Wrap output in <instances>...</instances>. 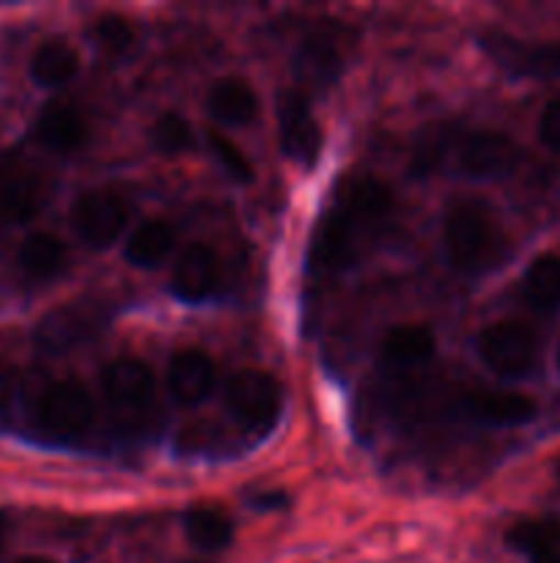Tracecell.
Listing matches in <instances>:
<instances>
[{
  "label": "cell",
  "instance_id": "obj_1",
  "mask_svg": "<svg viewBox=\"0 0 560 563\" xmlns=\"http://www.w3.org/2000/svg\"><path fill=\"white\" fill-rule=\"evenodd\" d=\"M443 247L450 267L461 275H483L508 253L497 218L478 201H459L443 223Z\"/></svg>",
  "mask_w": 560,
  "mask_h": 563
},
{
  "label": "cell",
  "instance_id": "obj_2",
  "mask_svg": "<svg viewBox=\"0 0 560 563\" xmlns=\"http://www.w3.org/2000/svg\"><path fill=\"white\" fill-rule=\"evenodd\" d=\"M223 401L231 418L250 434H267L278 427L283 390L278 379L258 368H245L225 383Z\"/></svg>",
  "mask_w": 560,
  "mask_h": 563
},
{
  "label": "cell",
  "instance_id": "obj_3",
  "mask_svg": "<svg viewBox=\"0 0 560 563\" xmlns=\"http://www.w3.org/2000/svg\"><path fill=\"white\" fill-rule=\"evenodd\" d=\"M478 357L500 377H527L538 363V335L530 324L503 319L481 330L475 341Z\"/></svg>",
  "mask_w": 560,
  "mask_h": 563
},
{
  "label": "cell",
  "instance_id": "obj_4",
  "mask_svg": "<svg viewBox=\"0 0 560 563\" xmlns=\"http://www.w3.org/2000/svg\"><path fill=\"white\" fill-rule=\"evenodd\" d=\"M97 405L93 396L75 379H58L49 383L38 394L36 401V423L47 434L60 440L82 438L93 427Z\"/></svg>",
  "mask_w": 560,
  "mask_h": 563
},
{
  "label": "cell",
  "instance_id": "obj_5",
  "mask_svg": "<svg viewBox=\"0 0 560 563\" xmlns=\"http://www.w3.org/2000/svg\"><path fill=\"white\" fill-rule=\"evenodd\" d=\"M132 207L121 192L115 190H88L77 196L71 203V229L86 242L88 247H110L121 234H124L126 223H130Z\"/></svg>",
  "mask_w": 560,
  "mask_h": 563
},
{
  "label": "cell",
  "instance_id": "obj_6",
  "mask_svg": "<svg viewBox=\"0 0 560 563\" xmlns=\"http://www.w3.org/2000/svg\"><path fill=\"white\" fill-rule=\"evenodd\" d=\"M102 394L121 423L141 421V416L154 407V394H157L154 372L146 363L121 357L104 366Z\"/></svg>",
  "mask_w": 560,
  "mask_h": 563
},
{
  "label": "cell",
  "instance_id": "obj_7",
  "mask_svg": "<svg viewBox=\"0 0 560 563\" xmlns=\"http://www.w3.org/2000/svg\"><path fill=\"white\" fill-rule=\"evenodd\" d=\"M104 330V308L99 302H69L42 319L36 344L49 355H66L75 346L88 344Z\"/></svg>",
  "mask_w": 560,
  "mask_h": 563
},
{
  "label": "cell",
  "instance_id": "obj_8",
  "mask_svg": "<svg viewBox=\"0 0 560 563\" xmlns=\"http://www.w3.org/2000/svg\"><path fill=\"white\" fill-rule=\"evenodd\" d=\"M362 236L366 234L338 207L329 209L327 214H322L316 231H313L307 262L316 273L324 275L349 269L360 258Z\"/></svg>",
  "mask_w": 560,
  "mask_h": 563
},
{
  "label": "cell",
  "instance_id": "obj_9",
  "mask_svg": "<svg viewBox=\"0 0 560 563\" xmlns=\"http://www.w3.org/2000/svg\"><path fill=\"white\" fill-rule=\"evenodd\" d=\"M519 163V148L505 132L472 130L456 148V165L470 179H500Z\"/></svg>",
  "mask_w": 560,
  "mask_h": 563
},
{
  "label": "cell",
  "instance_id": "obj_10",
  "mask_svg": "<svg viewBox=\"0 0 560 563\" xmlns=\"http://www.w3.org/2000/svg\"><path fill=\"white\" fill-rule=\"evenodd\" d=\"M278 130L280 148L285 157L302 165H311L322 148V132L311 113V104L302 88H291L278 99Z\"/></svg>",
  "mask_w": 560,
  "mask_h": 563
},
{
  "label": "cell",
  "instance_id": "obj_11",
  "mask_svg": "<svg viewBox=\"0 0 560 563\" xmlns=\"http://www.w3.org/2000/svg\"><path fill=\"white\" fill-rule=\"evenodd\" d=\"M395 198L393 190L377 176H357L346 185L340 196L338 209L362 231V234H377L384 229L393 214Z\"/></svg>",
  "mask_w": 560,
  "mask_h": 563
},
{
  "label": "cell",
  "instance_id": "obj_12",
  "mask_svg": "<svg viewBox=\"0 0 560 563\" xmlns=\"http://www.w3.org/2000/svg\"><path fill=\"white\" fill-rule=\"evenodd\" d=\"M214 379L217 374H214L212 357L201 350H179L168 361V372H165L168 394L181 407H195L206 401L214 390Z\"/></svg>",
  "mask_w": 560,
  "mask_h": 563
},
{
  "label": "cell",
  "instance_id": "obj_13",
  "mask_svg": "<svg viewBox=\"0 0 560 563\" xmlns=\"http://www.w3.org/2000/svg\"><path fill=\"white\" fill-rule=\"evenodd\" d=\"M220 289V262L212 247L190 245L176 258L170 291L181 302H203Z\"/></svg>",
  "mask_w": 560,
  "mask_h": 563
},
{
  "label": "cell",
  "instance_id": "obj_14",
  "mask_svg": "<svg viewBox=\"0 0 560 563\" xmlns=\"http://www.w3.org/2000/svg\"><path fill=\"white\" fill-rule=\"evenodd\" d=\"M467 416L486 427H522L536 418L538 405L519 390H470L464 396Z\"/></svg>",
  "mask_w": 560,
  "mask_h": 563
},
{
  "label": "cell",
  "instance_id": "obj_15",
  "mask_svg": "<svg viewBox=\"0 0 560 563\" xmlns=\"http://www.w3.org/2000/svg\"><path fill=\"white\" fill-rule=\"evenodd\" d=\"M44 190L36 174L22 165L0 168V225H16L31 220L42 209Z\"/></svg>",
  "mask_w": 560,
  "mask_h": 563
},
{
  "label": "cell",
  "instance_id": "obj_16",
  "mask_svg": "<svg viewBox=\"0 0 560 563\" xmlns=\"http://www.w3.org/2000/svg\"><path fill=\"white\" fill-rule=\"evenodd\" d=\"M36 137L55 154H75L88 141V121L71 102H53L36 121Z\"/></svg>",
  "mask_w": 560,
  "mask_h": 563
},
{
  "label": "cell",
  "instance_id": "obj_17",
  "mask_svg": "<svg viewBox=\"0 0 560 563\" xmlns=\"http://www.w3.org/2000/svg\"><path fill=\"white\" fill-rule=\"evenodd\" d=\"M437 355V339L426 324H395L382 335L379 357L388 368H417L426 366Z\"/></svg>",
  "mask_w": 560,
  "mask_h": 563
},
{
  "label": "cell",
  "instance_id": "obj_18",
  "mask_svg": "<svg viewBox=\"0 0 560 563\" xmlns=\"http://www.w3.org/2000/svg\"><path fill=\"white\" fill-rule=\"evenodd\" d=\"M296 77H300L305 86H324V82L333 80L340 71V36L338 33L327 31H313L296 44L294 55Z\"/></svg>",
  "mask_w": 560,
  "mask_h": 563
},
{
  "label": "cell",
  "instance_id": "obj_19",
  "mask_svg": "<svg viewBox=\"0 0 560 563\" xmlns=\"http://www.w3.org/2000/svg\"><path fill=\"white\" fill-rule=\"evenodd\" d=\"M16 264H20L22 275L27 280L47 284V280H55L58 275L66 273V267H69V251H66V242L60 236L38 231V234H31L20 245Z\"/></svg>",
  "mask_w": 560,
  "mask_h": 563
},
{
  "label": "cell",
  "instance_id": "obj_20",
  "mask_svg": "<svg viewBox=\"0 0 560 563\" xmlns=\"http://www.w3.org/2000/svg\"><path fill=\"white\" fill-rule=\"evenodd\" d=\"M209 113L228 126H245L258 115L256 88L245 77H223L209 88Z\"/></svg>",
  "mask_w": 560,
  "mask_h": 563
},
{
  "label": "cell",
  "instance_id": "obj_21",
  "mask_svg": "<svg viewBox=\"0 0 560 563\" xmlns=\"http://www.w3.org/2000/svg\"><path fill=\"white\" fill-rule=\"evenodd\" d=\"M508 544L530 563H560V520L536 517L516 522L508 531Z\"/></svg>",
  "mask_w": 560,
  "mask_h": 563
},
{
  "label": "cell",
  "instance_id": "obj_22",
  "mask_svg": "<svg viewBox=\"0 0 560 563\" xmlns=\"http://www.w3.org/2000/svg\"><path fill=\"white\" fill-rule=\"evenodd\" d=\"M80 71V55L66 38H44L31 58V75L38 86L60 88Z\"/></svg>",
  "mask_w": 560,
  "mask_h": 563
},
{
  "label": "cell",
  "instance_id": "obj_23",
  "mask_svg": "<svg viewBox=\"0 0 560 563\" xmlns=\"http://www.w3.org/2000/svg\"><path fill=\"white\" fill-rule=\"evenodd\" d=\"M176 247V229L163 218L143 220L130 234L124 247L126 262L135 267H159Z\"/></svg>",
  "mask_w": 560,
  "mask_h": 563
},
{
  "label": "cell",
  "instance_id": "obj_24",
  "mask_svg": "<svg viewBox=\"0 0 560 563\" xmlns=\"http://www.w3.org/2000/svg\"><path fill=\"white\" fill-rule=\"evenodd\" d=\"M522 297L538 313H555L560 308V256L544 253L533 258L522 278Z\"/></svg>",
  "mask_w": 560,
  "mask_h": 563
},
{
  "label": "cell",
  "instance_id": "obj_25",
  "mask_svg": "<svg viewBox=\"0 0 560 563\" xmlns=\"http://www.w3.org/2000/svg\"><path fill=\"white\" fill-rule=\"evenodd\" d=\"M184 531L187 539L195 544L198 550H206V553H220L231 544L234 539V522L228 520V515L212 506H201V509H190L184 517Z\"/></svg>",
  "mask_w": 560,
  "mask_h": 563
},
{
  "label": "cell",
  "instance_id": "obj_26",
  "mask_svg": "<svg viewBox=\"0 0 560 563\" xmlns=\"http://www.w3.org/2000/svg\"><path fill=\"white\" fill-rule=\"evenodd\" d=\"M93 42L110 58H121V55L132 53V47L137 44V31L126 16L102 14L93 22Z\"/></svg>",
  "mask_w": 560,
  "mask_h": 563
},
{
  "label": "cell",
  "instance_id": "obj_27",
  "mask_svg": "<svg viewBox=\"0 0 560 563\" xmlns=\"http://www.w3.org/2000/svg\"><path fill=\"white\" fill-rule=\"evenodd\" d=\"M453 146V132L450 126H428L421 137H417L415 148H412V170L417 176H426L428 170L439 168L445 154Z\"/></svg>",
  "mask_w": 560,
  "mask_h": 563
},
{
  "label": "cell",
  "instance_id": "obj_28",
  "mask_svg": "<svg viewBox=\"0 0 560 563\" xmlns=\"http://www.w3.org/2000/svg\"><path fill=\"white\" fill-rule=\"evenodd\" d=\"M152 143L159 148L163 154H179L184 148L192 146V126L184 115L179 113H163L157 121L152 124Z\"/></svg>",
  "mask_w": 560,
  "mask_h": 563
},
{
  "label": "cell",
  "instance_id": "obj_29",
  "mask_svg": "<svg viewBox=\"0 0 560 563\" xmlns=\"http://www.w3.org/2000/svg\"><path fill=\"white\" fill-rule=\"evenodd\" d=\"M206 141H209V148H212V154L217 157V163L223 165V168L228 170L234 179H239V181L253 179L250 163H247V157L242 154V148L236 146L228 135H223L220 130H209Z\"/></svg>",
  "mask_w": 560,
  "mask_h": 563
},
{
  "label": "cell",
  "instance_id": "obj_30",
  "mask_svg": "<svg viewBox=\"0 0 560 563\" xmlns=\"http://www.w3.org/2000/svg\"><path fill=\"white\" fill-rule=\"evenodd\" d=\"M538 137L544 141V146L560 152V97L544 104L541 119H538Z\"/></svg>",
  "mask_w": 560,
  "mask_h": 563
},
{
  "label": "cell",
  "instance_id": "obj_31",
  "mask_svg": "<svg viewBox=\"0 0 560 563\" xmlns=\"http://www.w3.org/2000/svg\"><path fill=\"white\" fill-rule=\"evenodd\" d=\"M20 394V372L9 361H0V412L9 410Z\"/></svg>",
  "mask_w": 560,
  "mask_h": 563
},
{
  "label": "cell",
  "instance_id": "obj_32",
  "mask_svg": "<svg viewBox=\"0 0 560 563\" xmlns=\"http://www.w3.org/2000/svg\"><path fill=\"white\" fill-rule=\"evenodd\" d=\"M547 58H549V69L560 71V44H555L552 49H547Z\"/></svg>",
  "mask_w": 560,
  "mask_h": 563
},
{
  "label": "cell",
  "instance_id": "obj_33",
  "mask_svg": "<svg viewBox=\"0 0 560 563\" xmlns=\"http://www.w3.org/2000/svg\"><path fill=\"white\" fill-rule=\"evenodd\" d=\"M5 528H9L5 526V515L0 511V553H3V544H5Z\"/></svg>",
  "mask_w": 560,
  "mask_h": 563
},
{
  "label": "cell",
  "instance_id": "obj_34",
  "mask_svg": "<svg viewBox=\"0 0 560 563\" xmlns=\"http://www.w3.org/2000/svg\"><path fill=\"white\" fill-rule=\"evenodd\" d=\"M16 563H53L49 559H38V555H27V559H20Z\"/></svg>",
  "mask_w": 560,
  "mask_h": 563
},
{
  "label": "cell",
  "instance_id": "obj_35",
  "mask_svg": "<svg viewBox=\"0 0 560 563\" xmlns=\"http://www.w3.org/2000/svg\"><path fill=\"white\" fill-rule=\"evenodd\" d=\"M558 361H560V352H558Z\"/></svg>",
  "mask_w": 560,
  "mask_h": 563
}]
</instances>
